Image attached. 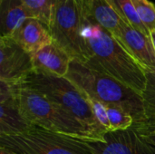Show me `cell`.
<instances>
[{
	"mask_svg": "<svg viewBox=\"0 0 155 154\" xmlns=\"http://www.w3.org/2000/svg\"><path fill=\"white\" fill-rule=\"evenodd\" d=\"M79 12L81 34L86 52L85 64L110 75L142 95L147 83L145 69L118 39L80 10Z\"/></svg>",
	"mask_w": 155,
	"mask_h": 154,
	"instance_id": "obj_1",
	"label": "cell"
},
{
	"mask_svg": "<svg viewBox=\"0 0 155 154\" xmlns=\"http://www.w3.org/2000/svg\"><path fill=\"white\" fill-rule=\"evenodd\" d=\"M64 77L84 93L105 106L123 108L134 118L133 127H139L146 123L142 95L110 75L92 68L85 63L72 60Z\"/></svg>",
	"mask_w": 155,
	"mask_h": 154,
	"instance_id": "obj_2",
	"label": "cell"
},
{
	"mask_svg": "<svg viewBox=\"0 0 155 154\" xmlns=\"http://www.w3.org/2000/svg\"><path fill=\"white\" fill-rule=\"evenodd\" d=\"M19 84L40 93L80 122L97 141L105 142L107 131L97 121L84 93L67 78L34 70Z\"/></svg>",
	"mask_w": 155,
	"mask_h": 154,
	"instance_id": "obj_3",
	"label": "cell"
},
{
	"mask_svg": "<svg viewBox=\"0 0 155 154\" xmlns=\"http://www.w3.org/2000/svg\"><path fill=\"white\" fill-rule=\"evenodd\" d=\"M15 98L21 113L32 125L84 141H97L80 122L40 93L17 84Z\"/></svg>",
	"mask_w": 155,
	"mask_h": 154,
	"instance_id": "obj_4",
	"label": "cell"
},
{
	"mask_svg": "<svg viewBox=\"0 0 155 154\" xmlns=\"http://www.w3.org/2000/svg\"><path fill=\"white\" fill-rule=\"evenodd\" d=\"M0 146L19 154H94L88 141L33 125L18 135H0Z\"/></svg>",
	"mask_w": 155,
	"mask_h": 154,
	"instance_id": "obj_5",
	"label": "cell"
},
{
	"mask_svg": "<svg viewBox=\"0 0 155 154\" xmlns=\"http://www.w3.org/2000/svg\"><path fill=\"white\" fill-rule=\"evenodd\" d=\"M48 30L53 42L73 60L86 62L84 42L81 34V15L76 0H53Z\"/></svg>",
	"mask_w": 155,
	"mask_h": 154,
	"instance_id": "obj_6",
	"label": "cell"
},
{
	"mask_svg": "<svg viewBox=\"0 0 155 154\" xmlns=\"http://www.w3.org/2000/svg\"><path fill=\"white\" fill-rule=\"evenodd\" d=\"M105 142L88 141L94 154H155L151 145L133 126L126 130L108 132Z\"/></svg>",
	"mask_w": 155,
	"mask_h": 154,
	"instance_id": "obj_7",
	"label": "cell"
},
{
	"mask_svg": "<svg viewBox=\"0 0 155 154\" xmlns=\"http://www.w3.org/2000/svg\"><path fill=\"white\" fill-rule=\"evenodd\" d=\"M34 70L31 54L11 37H0V81L17 84Z\"/></svg>",
	"mask_w": 155,
	"mask_h": 154,
	"instance_id": "obj_8",
	"label": "cell"
},
{
	"mask_svg": "<svg viewBox=\"0 0 155 154\" xmlns=\"http://www.w3.org/2000/svg\"><path fill=\"white\" fill-rule=\"evenodd\" d=\"M116 39L145 71L155 73V48L151 36L144 34L123 21Z\"/></svg>",
	"mask_w": 155,
	"mask_h": 154,
	"instance_id": "obj_9",
	"label": "cell"
},
{
	"mask_svg": "<svg viewBox=\"0 0 155 154\" xmlns=\"http://www.w3.org/2000/svg\"><path fill=\"white\" fill-rule=\"evenodd\" d=\"M31 54L35 70L58 77H64L67 74L73 60L63 48L54 42Z\"/></svg>",
	"mask_w": 155,
	"mask_h": 154,
	"instance_id": "obj_10",
	"label": "cell"
},
{
	"mask_svg": "<svg viewBox=\"0 0 155 154\" xmlns=\"http://www.w3.org/2000/svg\"><path fill=\"white\" fill-rule=\"evenodd\" d=\"M79 10L117 38L123 19L109 0H76Z\"/></svg>",
	"mask_w": 155,
	"mask_h": 154,
	"instance_id": "obj_11",
	"label": "cell"
},
{
	"mask_svg": "<svg viewBox=\"0 0 155 154\" xmlns=\"http://www.w3.org/2000/svg\"><path fill=\"white\" fill-rule=\"evenodd\" d=\"M10 37L29 54H34L53 42L48 28L35 18L25 20Z\"/></svg>",
	"mask_w": 155,
	"mask_h": 154,
	"instance_id": "obj_12",
	"label": "cell"
},
{
	"mask_svg": "<svg viewBox=\"0 0 155 154\" xmlns=\"http://www.w3.org/2000/svg\"><path fill=\"white\" fill-rule=\"evenodd\" d=\"M32 126L19 110L15 88L14 98L0 102V135H18Z\"/></svg>",
	"mask_w": 155,
	"mask_h": 154,
	"instance_id": "obj_13",
	"label": "cell"
},
{
	"mask_svg": "<svg viewBox=\"0 0 155 154\" xmlns=\"http://www.w3.org/2000/svg\"><path fill=\"white\" fill-rule=\"evenodd\" d=\"M27 18L32 17L22 0H0V37H10Z\"/></svg>",
	"mask_w": 155,
	"mask_h": 154,
	"instance_id": "obj_14",
	"label": "cell"
},
{
	"mask_svg": "<svg viewBox=\"0 0 155 154\" xmlns=\"http://www.w3.org/2000/svg\"><path fill=\"white\" fill-rule=\"evenodd\" d=\"M120 17L129 25L141 31L144 34L151 36V33L140 20L132 0H109Z\"/></svg>",
	"mask_w": 155,
	"mask_h": 154,
	"instance_id": "obj_15",
	"label": "cell"
},
{
	"mask_svg": "<svg viewBox=\"0 0 155 154\" xmlns=\"http://www.w3.org/2000/svg\"><path fill=\"white\" fill-rule=\"evenodd\" d=\"M146 76L147 83L145 89L142 94L144 114L146 118V123L143 125L155 126V73L146 71Z\"/></svg>",
	"mask_w": 155,
	"mask_h": 154,
	"instance_id": "obj_16",
	"label": "cell"
},
{
	"mask_svg": "<svg viewBox=\"0 0 155 154\" xmlns=\"http://www.w3.org/2000/svg\"><path fill=\"white\" fill-rule=\"evenodd\" d=\"M32 18H35L48 27L52 16L53 0H22Z\"/></svg>",
	"mask_w": 155,
	"mask_h": 154,
	"instance_id": "obj_17",
	"label": "cell"
},
{
	"mask_svg": "<svg viewBox=\"0 0 155 154\" xmlns=\"http://www.w3.org/2000/svg\"><path fill=\"white\" fill-rule=\"evenodd\" d=\"M105 107L110 123V132L126 130L134 125V118L123 108L114 105H107Z\"/></svg>",
	"mask_w": 155,
	"mask_h": 154,
	"instance_id": "obj_18",
	"label": "cell"
},
{
	"mask_svg": "<svg viewBox=\"0 0 155 154\" xmlns=\"http://www.w3.org/2000/svg\"><path fill=\"white\" fill-rule=\"evenodd\" d=\"M138 16L150 33L155 32V5L149 0H132Z\"/></svg>",
	"mask_w": 155,
	"mask_h": 154,
	"instance_id": "obj_19",
	"label": "cell"
},
{
	"mask_svg": "<svg viewBox=\"0 0 155 154\" xmlns=\"http://www.w3.org/2000/svg\"><path fill=\"white\" fill-rule=\"evenodd\" d=\"M84 95H85L89 104L91 105L93 113H94V116L96 117L97 121L99 122V123L107 131V133L110 132V123H109V120H108L105 105L103 104L102 103L96 101L95 99L86 95L85 93H84Z\"/></svg>",
	"mask_w": 155,
	"mask_h": 154,
	"instance_id": "obj_20",
	"label": "cell"
},
{
	"mask_svg": "<svg viewBox=\"0 0 155 154\" xmlns=\"http://www.w3.org/2000/svg\"><path fill=\"white\" fill-rule=\"evenodd\" d=\"M136 129L142 136L153 147H155V126H141V127H134Z\"/></svg>",
	"mask_w": 155,
	"mask_h": 154,
	"instance_id": "obj_21",
	"label": "cell"
},
{
	"mask_svg": "<svg viewBox=\"0 0 155 154\" xmlns=\"http://www.w3.org/2000/svg\"><path fill=\"white\" fill-rule=\"evenodd\" d=\"M0 154H19L6 147H4V146H0Z\"/></svg>",
	"mask_w": 155,
	"mask_h": 154,
	"instance_id": "obj_22",
	"label": "cell"
},
{
	"mask_svg": "<svg viewBox=\"0 0 155 154\" xmlns=\"http://www.w3.org/2000/svg\"><path fill=\"white\" fill-rule=\"evenodd\" d=\"M151 38H152V41L153 43V45H154L155 48V32H152L151 33Z\"/></svg>",
	"mask_w": 155,
	"mask_h": 154,
	"instance_id": "obj_23",
	"label": "cell"
}]
</instances>
